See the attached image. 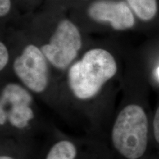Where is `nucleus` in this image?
Returning <instances> with one entry per match:
<instances>
[{
  "instance_id": "nucleus-1",
  "label": "nucleus",
  "mask_w": 159,
  "mask_h": 159,
  "mask_svg": "<svg viewBox=\"0 0 159 159\" xmlns=\"http://www.w3.org/2000/svg\"><path fill=\"white\" fill-rule=\"evenodd\" d=\"M116 71V62L108 51L100 48L90 49L69 69V88L77 98H92Z\"/></svg>"
},
{
  "instance_id": "nucleus-2",
  "label": "nucleus",
  "mask_w": 159,
  "mask_h": 159,
  "mask_svg": "<svg viewBox=\"0 0 159 159\" xmlns=\"http://www.w3.org/2000/svg\"><path fill=\"white\" fill-rule=\"evenodd\" d=\"M149 123L146 113L138 105H128L121 111L112 130L114 148L127 159H139L148 148Z\"/></svg>"
},
{
  "instance_id": "nucleus-3",
  "label": "nucleus",
  "mask_w": 159,
  "mask_h": 159,
  "mask_svg": "<svg viewBox=\"0 0 159 159\" xmlns=\"http://www.w3.org/2000/svg\"><path fill=\"white\" fill-rule=\"evenodd\" d=\"M82 46L79 30L68 19L62 20L49 39V42L41 47V51L53 66L66 68L77 57Z\"/></svg>"
},
{
  "instance_id": "nucleus-4",
  "label": "nucleus",
  "mask_w": 159,
  "mask_h": 159,
  "mask_svg": "<svg viewBox=\"0 0 159 159\" xmlns=\"http://www.w3.org/2000/svg\"><path fill=\"white\" fill-rule=\"evenodd\" d=\"M46 57L36 46H27L13 63V70L27 88L43 92L49 82V69Z\"/></svg>"
},
{
  "instance_id": "nucleus-5",
  "label": "nucleus",
  "mask_w": 159,
  "mask_h": 159,
  "mask_svg": "<svg viewBox=\"0 0 159 159\" xmlns=\"http://www.w3.org/2000/svg\"><path fill=\"white\" fill-rule=\"evenodd\" d=\"M33 97L25 88L16 83H9L2 91L0 97V124L7 120L17 128L28 125L34 114L30 107Z\"/></svg>"
},
{
  "instance_id": "nucleus-6",
  "label": "nucleus",
  "mask_w": 159,
  "mask_h": 159,
  "mask_svg": "<svg viewBox=\"0 0 159 159\" xmlns=\"http://www.w3.org/2000/svg\"><path fill=\"white\" fill-rule=\"evenodd\" d=\"M89 17L99 23H108L115 30L130 29L135 25L132 9L125 2L97 0L88 8Z\"/></svg>"
},
{
  "instance_id": "nucleus-7",
  "label": "nucleus",
  "mask_w": 159,
  "mask_h": 159,
  "mask_svg": "<svg viewBox=\"0 0 159 159\" xmlns=\"http://www.w3.org/2000/svg\"><path fill=\"white\" fill-rule=\"evenodd\" d=\"M139 19L150 21L156 16L158 11L157 0H126Z\"/></svg>"
},
{
  "instance_id": "nucleus-8",
  "label": "nucleus",
  "mask_w": 159,
  "mask_h": 159,
  "mask_svg": "<svg viewBox=\"0 0 159 159\" xmlns=\"http://www.w3.org/2000/svg\"><path fill=\"white\" fill-rule=\"evenodd\" d=\"M76 155L74 144L69 141H61L51 148L46 159H75Z\"/></svg>"
},
{
  "instance_id": "nucleus-9",
  "label": "nucleus",
  "mask_w": 159,
  "mask_h": 159,
  "mask_svg": "<svg viewBox=\"0 0 159 159\" xmlns=\"http://www.w3.org/2000/svg\"><path fill=\"white\" fill-rule=\"evenodd\" d=\"M9 60V54L7 47L2 42L0 43V69H2L7 64Z\"/></svg>"
},
{
  "instance_id": "nucleus-10",
  "label": "nucleus",
  "mask_w": 159,
  "mask_h": 159,
  "mask_svg": "<svg viewBox=\"0 0 159 159\" xmlns=\"http://www.w3.org/2000/svg\"><path fill=\"white\" fill-rule=\"evenodd\" d=\"M153 134L155 139L159 143V106L157 108L153 119Z\"/></svg>"
},
{
  "instance_id": "nucleus-11",
  "label": "nucleus",
  "mask_w": 159,
  "mask_h": 159,
  "mask_svg": "<svg viewBox=\"0 0 159 159\" xmlns=\"http://www.w3.org/2000/svg\"><path fill=\"white\" fill-rule=\"evenodd\" d=\"M11 0H0V16H5L11 10Z\"/></svg>"
},
{
  "instance_id": "nucleus-12",
  "label": "nucleus",
  "mask_w": 159,
  "mask_h": 159,
  "mask_svg": "<svg viewBox=\"0 0 159 159\" xmlns=\"http://www.w3.org/2000/svg\"><path fill=\"white\" fill-rule=\"evenodd\" d=\"M0 159H13V158L10 156H2L0 157Z\"/></svg>"
},
{
  "instance_id": "nucleus-13",
  "label": "nucleus",
  "mask_w": 159,
  "mask_h": 159,
  "mask_svg": "<svg viewBox=\"0 0 159 159\" xmlns=\"http://www.w3.org/2000/svg\"><path fill=\"white\" fill-rule=\"evenodd\" d=\"M157 72H158V76L159 77V67L158 68V71H157Z\"/></svg>"
}]
</instances>
